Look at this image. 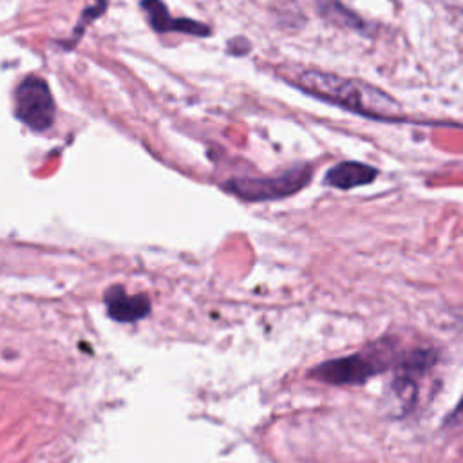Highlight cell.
<instances>
[{
    "label": "cell",
    "mask_w": 463,
    "mask_h": 463,
    "mask_svg": "<svg viewBox=\"0 0 463 463\" xmlns=\"http://www.w3.org/2000/svg\"><path fill=\"white\" fill-rule=\"evenodd\" d=\"M295 85L313 98L371 119L394 121L402 118V107L394 98L362 80L309 69L298 74Z\"/></svg>",
    "instance_id": "cell-1"
},
{
    "label": "cell",
    "mask_w": 463,
    "mask_h": 463,
    "mask_svg": "<svg viewBox=\"0 0 463 463\" xmlns=\"http://www.w3.org/2000/svg\"><path fill=\"white\" fill-rule=\"evenodd\" d=\"M311 175L313 168L309 165H297L275 177L230 179L222 184V188L244 201H271L297 194L309 183Z\"/></svg>",
    "instance_id": "cell-2"
},
{
    "label": "cell",
    "mask_w": 463,
    "mask_h": 463,
    "mask_svg": "<svg viewBox=\"0 0 463 463\" xmlns=\"http://www.w3.org/2000/svg\"><path fill=\"white\" fill-rule=\"evenodd\" d=\"M14 116L34 132L52 127L56 105L43 78L31 74L18 83L14 89Z\"/></svg>",
    "instance_id": "cell-3"
},
{
    "label": "cell",
    "mask_w": 463,
    "mask_h": 463,
    "mask_svg": "<svg viewBox=\"0 0 463 463\" xmlns=\"http://www.w3.org/2000/svg\"><path fill=\"white\" fill-rule=\"evenodd\" d=\"M387 367V362L383 358H378L376 354L367 356L362 353L329 360L311 371L313 378H318L327 383H362L373 374L383 371Z\"/></svg>",
    "instance_id": "cell-4"
},
{
    "label": "cell",
    "mask_w": 463,
    "mask_h": 463,
    "mask_svg": "<svg viewBox=\"0 0 463 463\" xmlns=\"http://www.w3.org/2000/svg\"><path fill=\"white\" fill-rule=\"evenodd\" d=\"M141 9L148 18V24L157 33H184L194 36H210L212 29L203 24L190 18H172L163 0H141Z\"/></svg>",
    "instance_id": "cell-5"
},
{
    "label": "cell",
    "mask_w": 463,
    "mask_h": 463,
    "mask_svg": "<svg viewBox=\"0 0 463 463\" xmlns=\"http://www.w3.org/2000/svg\"><path fill=\"white\" fill-rule=\"evenodd\" d=\"M103 300L109 317L116 322H136L150 313V298L145 293L128 295L123 286H110Z\"/></svg>",
    "instance_id": "cell-6"
},
{
    "label": "cell",
    "mask_w": 463,
    "mask_h": 463,
    "mask_svg": "<svg viewBox=\"0 0 463 463\" xmlns=\"http://www.w3.org/2000/svg\"><path fill=\"white\" fill-rule=\"evenodd\" d=\"M376 175H378V170L369 165H364L358 161H342L326 172L324 183L340 190H349L354 186L373 183Z\"/></svg>",
    "instance_id": "cell-7"
},
{
    "label": "cell",
    "mask_w": 463,
    "mask_h": 463,
    "mask_svg": "<svg viewBox=\"0 0 463 463\" xmlns=\"http://www.w3.org/2000/svg\"><path fill=\"white\" fill-rule=\"evenodd\" d=\"M320 11L324 14V18L331 20L333 24H342L347 27H354V29H362V20L351 13L345 5H342L338 0H322L320 2Z\"/></svg>",
    "instance_id": "cell-8"
},
{
    "label": "cell",
    "mask_w": 463,
    "mask_h": 463,
    "mask_svg": "<svg viewBox=\"0 0 463 463\" xmlns=\"http://www.w3.org/2000/svg\"><path fill=\"white\" fill-rule=\"evenodd\" d=\"M105 7H107V0H96V5H90V7H87V9L83 11V14H81V18H80V24H78L76 29H74V42H76L78 38H81L83 27L89 25L96 16H99V14L105 11Z\"/></svg>",
    "instance_id": "cell-9"
},
{
    "label": "cell",
    "mask_w": 463,
    "mask_h": 463,
    "mask_svg": "<svg viewBox=\"0 0 463 463\" xmlns=\"http://www.w3.org/2000/svg\"><path fill=\"white\" fill-rule=\"evenodd\" d=\"M447 423L449 425H458V423H463V396L459 400V403L456 405V409L449 414L447 418Z\"/></svg>",
    "instance_id": "cell-10"
}]
</instances>
